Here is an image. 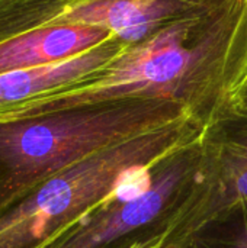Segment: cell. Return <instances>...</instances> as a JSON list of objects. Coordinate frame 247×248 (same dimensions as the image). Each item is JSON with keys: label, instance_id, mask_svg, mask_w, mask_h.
Segmentation results:
<instances>
[{"label": "cell", "instance_id": "obj_9", "mask_svg": "<svg viewBox=\"0 0 247 248\" xmlns=\"http://www.w3.org/2000/svg\"><path fill=\"white\" fill-rule=\"evenodd\" d=\"M82 0H0V42L58 20Z\"/></svg>", "mask_w": 247, "mask_h": 248}, {"label": "cell", "instance_id": "obj_1", "mask_svg": "<svg viewBox=\"0 0 247 248\" xmlns=\"http://www.w3.org/2000/svg\"><path fill=\"white\" fill-rule=\"evenodd\" d=\"M247 77V0H224L130 45L80 83L3 118L90 102L165 99L204 125L233 102Z\"/></svg>", "mask_w": 247, "mask_h": 248}, {"label": "cell", "instance_id": "obj_7", "mask_svg": "<svg viewBox=\"0 0 247 248\" xmlns=\"http://www.w3.org/2000/svg\"><path fill=\"white\" fill-rule=\"evenodd\" d=\"M130 45L112 38L67 60L0 74V119L60 93L102 70Z\"/></svg>", "mask_w": 247, "mask_h": 248}, {"label": "cell", "instance_id": "obj_6", "mask_svg": "<svg viewBox=\"0 0 247 248\" xmlns=\"http://www.w3.org/2000/svg\"><path fill=\"white\" fill-rule=\"evenodd\" d=\"M224 0H82L58 25H86L111 32L128 45Z\"/></svg>", "mask_w": 247, "mask_h": 248}, {"label": "cell", "instance_id": "obj_8", "mask_svg": "<svg viewBox=\"0 0 247 248\" xmlns=\"http://www.w3.org/2000/svg\"><path fill=\"white\" fill-rule=\"evenodd\" d=\"M114 36L86 25H52L0 42V74L41 67L79 55Z\"/></svg>", "mask_w": 247, "mask_h": 248}, {"label": "cell", "instance_id": "obj_2", "mask_svg": "<svg viewBox=\"0 0 247 248\" xmlns=\"http://www.w3.org/2000/svg\"><path fill=\"white\" fill-rule=\"evenodd\" d=\"M188 116L172 100L119 99L0 119V212L64 169Z\"/></svg>", "mask_w": 247, "mask_h": 248}, {"label": "cell", "instance_id": "obj_10", "mask_svg": "<svg viewBox=\"0 0 247 248\" xmlns=\"http://www.w3.org/2000/svg\"><path fill=\"white\" fill-rule=\"evenodd\" d=\"M175 248H247V199L207 219Z\"/></svg>", "mask_w": 247, "mask_h": 248}, {"label": "cell", "instance_id": "obj_5", "mask_svg": "<svg viewBox=\"0 0 247 248\" xmlns=\"http://www.w3.org/2000/svg\"><path fill=\"white\" fill-rule=\"evenodd\" d=\"M201 161L194 192L162 248H175L227 206L247 199V108L221 109L199 135Z\"/></svg>", "mask_w": 247, "mask_h": 248}, {"label": "cell", "instance_id": "obj_3", "mask_svg": "<svg viewBox=\"0 0 247 248\" xmlns=\"http://www.w3.org/2000/svg\"><path fill=\"white\" fill-rule=\"evenodd\" d=\"M195 116L105 148L48 177L0 212V248H44L163 155L192 142Z\"/></svg>", "mask_w": 247, "mask_h": 248}, {"label": "cell", "instance_id": "obj_11", "mask_svg": "<svg viewBox=\"0 0 247 248\" xmlns=\"http://www.w3.org/2000/svg\"><path fill=\"white\" fill-rule=\"evenodd\" d=\"M233 102L240 105V106H243V108H247V77L245 78V81L240 84L237 92L234 93Z\"/></svg>", "mask_w": 247, "mask_h": 248}, {"label": "cell", "instance_id": "obj_4", "mask_svg": "<svg viewBox=\"0 0 247 248\" xmlns=\"http://www.w3.org/2000/svg\"><path fill=\"white\" fill-rule=\"evenodd\" d=\"M199 161L198 137L132 176L44 248H162L194 192Z\"/></svg>", "mask_w": 247, "mask_h": 248}]
</instances>
